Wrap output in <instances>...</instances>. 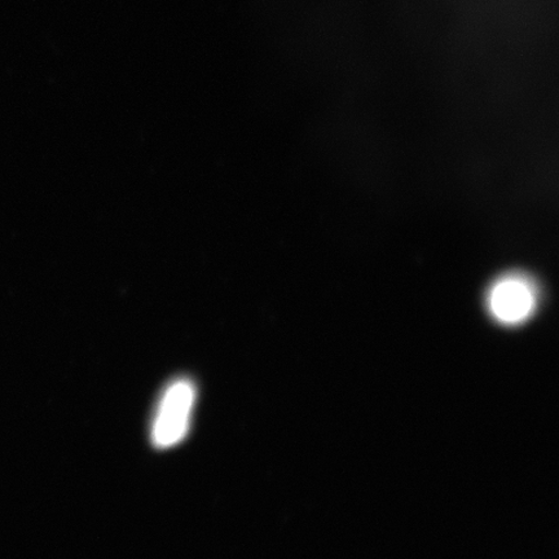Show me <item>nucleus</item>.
Instances as JSON below:
<instances>
[{"label":"nucleus","instance_id":"f257e3e1","mask_svg":"<svg viewBox=\"0 0 559 559\" xmlns=\"http://www.w3.org/2000/svg\"><path fill=\"white\" fill-rule=\"evenodd\" d=\"M195 396L194 383L188 379L175 380L165 389L151 429L156 449L169 450L183 442L191 428Z\"/></svg>","mask_w":559,"mask_h":559},{"label":"nucleus","instance_id":"f03ea898","mask_svg":"<svg viewBox=\"0 0 559 559\" xmlns=\"http://www.w3.org/2000/svg\"><path fill=\"white\" fill-rule=\"evenodd\" d=\"M534 285L521 276L499 280L488 295V309L500 323L514 325L527 320L536 309Z\"/></svg>","mask_w":559,"mask_h":559}]
</instances>
